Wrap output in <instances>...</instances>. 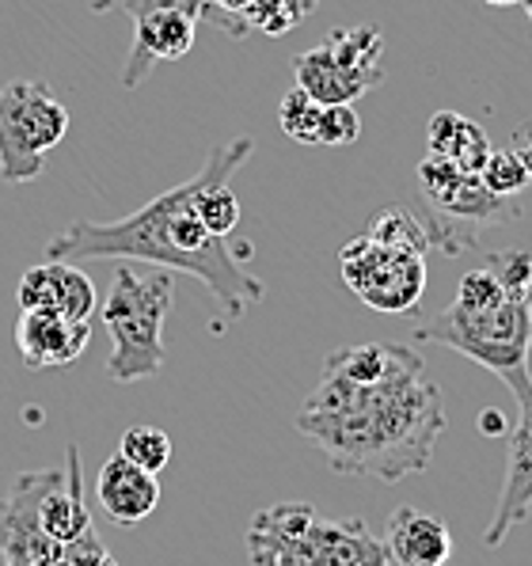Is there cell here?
<instances>
[{
  "mask_svg": "<svg viewBox=\"0 0 532 566\" xmlns=\"http://www.w3.org/2000/svg\"><path fill=\"white\" fill-rule=\"evenodd\" d=\"M445 422L441 385L411 346L399 343L388 373L373 385L320 369L316 388L296 411V430L324 452L331 472L388 486L426 472Z\"/></svg>",
  "mask_w": 532,
  "mask_h": 566,
  "instance_id": "obj_1",
  "label": "cell"
},
{
  "mask_svg": "<svg viewBox=\"0 0 532 566\" xmlns=\"http://www.w3.org/2000/svg\"><path fill=\"white\" fill-rule=\"evenodd\" d=\"M198 182H202V171H195L179 187L164 190L118 221H73L46 243V259L76 266L92 263V259H111V263L182 270L206 285L225 319H240L251 304L263 301L267 285L248 270V243H232V237H209L206 224L198 221Z\"/></svg>",
  "mask_w": 532,
  "mask_h": 566,
  "instance_id": "obj_2",
  "label": "cell"
},
{
  "mask_svg": "<svg viewBox=\"0 0 532 566\" xmlns=\"http://www.w3.org/2000/svg\"><path fill=\"white\" fill-rule=\"evenodd\" d=\"M176 304L171 270L134 274V263H118L100 319L111 335L107 377L115 385L148 380L164 369V319Z\"/></svg>",
  "mask_w": 532,
  "mask_h": 566,
  "instance_id": "obj_3",
  "label": "cell"
},
{
  "mask_svg": "<svg viewBox=\"0 0 532 566\" xmlns=\"http://www.w3.org/2000/svg\"><path fill=\"white\" fill-rule=\"evenodd\" d=\"M415 338L423 343H441L449 350L465 354L468 361L483 365L487 373H494L505 380L510 373L529 369V343H532V312H529V293H510L502 304L491 308H465L452 301L441 316L426 319L415 331Z\"/></svg>",
  "mask_w": 532,
  "mask_h": 566,
  "instance_id": "obj_4",
  "label": "cell"
},
{
  "mask_svg": "<svg viewBox=\"0 0 532 566\" xmlns=\"http://www.w3.org/2000/svg\"><path fill=\"white\" fill-rule=\"evenodd\" d=\"M69 134V111L42 81H12L0 88V179L20 187L42 176L46 153Z\"/></svg>",
  "mask_w": 532,
  "mask_h": 566,
  "instance_id": "obj_5",
  "label": "cell"
},
{
  "mask_svg": "<svg viewBox=\"0 0 532 566\" xmlns=\"http://www.w3.org/2000/svg\"><path fill=\"white\" fill-rule=\"evenodd\" d=\"M418 187H423V198L430 202V213L449 217V221L434 229L445 255H460L465 248H479L476 229H483V224H499L518 217L513 198H499L494 190H487L479 171L457 168L445 156L430 153L418 164Z\"/></svg>",
  "mask_w": 532,
  "mask_h": 566,
  "instance_id": "obj_6",
  "label": "cell"
},
{
  "mask_svg": "<svg viewBox=\"0 0 532 566\" xmlns=\"http://www.w3.org/2000/svg\"><path fill=\"white\" fill-rule=\"evenodd\" d=\"M338 263H343V282L357 297L388 316L415 312L426 293V255L392 251L365 232L338 251Z\"/></svg>",
  "mask_w": 532,
  "mask_h": 566,
  "instance_id": "obj_7",
  "label": "cell"
},
{
  "mask_svg": "<svg viewBox=\"0 0 532 566\" xmlns=\"http://www.w3.org/2000/svg\"><path fill=\"white\" fill-rule=\"evenodd\" d=\"M65 479L58 468L23 472L12 479L8 494L0 499V555L4 559H31L34 566H54L61 559V544L42 533V499Z\"/></svg>",
  "mask_w": 532,
  "mask_h": 566,
  "instance_id": "obj_8",
  "label": "cell"
},
{
  "mask_svg": "<svg viewBox=\"0 0 532 566\" xmlns=\"http://www.w3.org/2000/svg\"><path fill=\"white\" fill-rule=\"evenodd\" d=\"M505 388L518 399V426L510 430V452H505V483L499 494L494 517L483 533L487 547H502L505 536L532 513V373H510Z\"/></svg>",
  "mask_w": 532,
  "mask_h": 566,
  "instance_id": "obj_9",
  "label": "cell"
},
{
  "mask_svg": "<svg viewBox=\"0 0 532 566\" xmlns=\"http://www.w3.org/2000/svg\"><path fill=\"white\" fill-rule=\"evenodd\" d=\"M198 20L182 12H148L134 20V46H129L126 69H122V88H137L156 61H179L195 46Z\"/></svg>",
  "mask_w": 532,
  "mask_h": 566,
  "instance_id": "obj_10",
  "label": "cell"
},
{
  "mask_svg": "<svg viewBox=\"0 0 532 566\" xmlns=\"http://www.w3.org/2000/svg\"><path fill=\"white\" fill-rule=\"evenodd\" d=\"M88 338V324H73L58 312H20V324H15V346H20V358L28 369L73 365L84 354Z\"/></svg>",
  "mask_w": 532,
  "mask_h": 566,
  "instance_id": "obj_11",
  "label": "cell"
},
{
  "mask_svg": "<svg viewBox=\"0 0 532 566\" xmlns=\"http://www.w3.org/2000/svg\"><path fill=\"white\" fill-rule=\"evenodd\" d=\"M385 552L392 566H445L452 555V533L441 517L404 506L385 525Z\"/></svg>",
  "mask_w": 532,
  "mask_h": 566,
  "instance_id": "obj_12",
  "label": "cell"
},
{
  "mask_svg": "<svg viewBox=\"0 0 532 566\" xmlns=\"http://www.w3.org/2000/svg\"><path fill=\"white\" fill-rule=\"evenodd\" d=\"M95 494H100V506L115 525H137V521H145L148 513L160 506V479L115 452L100 468Z\"/></svg>",
  "mask_w": 532,
  "mask_h": 566,
  "instance_id": "obj_13",
  "label": "cell"
},
{
  "mask_svg": "<svg viewBox=\"0 0 532 566\" xmlns=\"http://www.w3.org/2000/svg\"><path fill=\"white\" fill-rule=\"evenodd\" d=\"M312 566H388V552L365 521H324L316 517L301 539Z\"/></svg>",
  "mask_w": 532,
  "mask_h": 566,
  "instance_id": "obj_14",
  "label": "cell"
},
{
  "mask_svg": "<svg viewBox=\"0 0 532 566\" xmlns=\"http://www.w3.org/2000/svg\"><path fill=\"white\" fill-rule=\"evenodd\" d=\"M316 521V510L309 502H278L263 513H255L248 525V559L251 566H274L278 555L293 552L304 533Z\"/></svg>",
  "mask_w": 532,
  "mask_h": 566,
  "instance_id": "obj_15",
  "label": "cell"
},
{
  "mask_svg": "<svg viewBox=\"0 0 532 566\" xmlns=\"http://www.w3.org/2000/svg\"><path fill=\"white\" fill-rule=\"evenodd\" d=\"M293 76H296V88L309 92L316 103L324 107H338V103H357L365 92H373V81L354 69H346L343 61H335L327 46L316 50H304L293 61Z\"/></svg>",
  "mask_w": 532,
  "mask_h": 566,
  "instance_id": "obj_16",
  "label": "cell"
},
{
  "mask_svg": "<svg viewBox=\"0 0 532 566\" xmlns=\"http://www.w3.org/2000/svg\"><path fill=\"white\" fill-rule=\"evenodd\" d=\"M39 521H42V533L58 544H69L92 528V513L84 506V483H81V452L76 446H69V457H65V479L54 486V491L42 499V510H39Z\"/></svg>",
  "mask_w": 532,
  "mask_h": 566,
  "instance_id": "obj_17",
  "label": "cell"
},
{
  "mask_svg": "<svg viewBox=\"0 0 532 566\" xmlns=\"http://www.w3.org/2000/svg\"><path fill=\"white\" fill-rule=\"evenodd\" d=\"M426 137H430L434 156H445L465 171H479L494 149L487 129L468 115H457V111H438L426 126Z\"/></svg>",
  "mask_w": 532,
  "mask_h": 566,
  "instance_id": "obj_18",
  "label": "cell"
},
{
  "mask_svg": "<svg viewBox=\"0 0 532 566\" xmlns=\"http://www.w3.org/2000/svg\"><path fill=\"white\" fill-rule=\"evenodd\" d=\"M324 46L335 54V61H343L346 69L369 76L373 84L385 81V34L369 23H357V28H338L327 34Z\"/></svg>",
  "mask_w": 532,
  "mask_h": 566,
  "instance_id": "obj_19",
  "label": "cell"
},
{
  "mask_svg": "<svg viewBox=\"0 0 532 566\" xmlns=\"http://www.w3.org/2000/svg\"><path fill=\"white\" fill-rule=\"evenodd\" d=\"M365 237L385 243L392 251H415V255H426V251L438 248V232L434 224H423L407 206H385L369 217V229Z\"/></svg>",
  "mask_w": 532,
  "mask_h": 566,
  "instance_id": "obj_20",
  "label": "cell"
},
{
  "mask_svg": "<svg viewBox=\"0 0 532 566\" xmlns=\"http://www.w3.org/2000/svg\"><path fill=\"white\" fill-rule=\"evenodd\" d=\"M278 122L282 129L301 145H327V107L316 103L309 92L293 88L285 92L282 107H278Z\"/></svg>",
  "mask_w": 532,
  "mask_h": 566,
  "instance_id": "obj_21",
  "label": "cell"
},
{
  "mask_svg": "<svg viewBox=\"0 0 532 566\" xmlns=\"http://www.w3.org/2000/svg\"><path fill=\"white\" fill-rule=\"evenodd\" d=\"M118 457H126L129 464L145 468V472L160 475L171 460V438L160 430V426H134V430L122 433Z\"/></svg>",
  "mask_w": 532,
  "mask_h": 566,
  "instance_id": "obj_22",
  "label": "cell"
},
{
  "mask_svg": "<svg viewBox=\"0 0 532 566\" xmlns=\"http://www.w3.org/2000/svg\"><path fill=\"white\" fill-rule=\"evenodd\" d=\"M95 312H100V293H95V282L76 263H61L58 316L73 319V324H92Z\"/></svg>",
  "mask_w": 532,
  "mask_h": 566,
  "instance_id": "obj_23",
  "label": "cell"
},
{
  "mask_svg": "<svg viewBox=\"0 0 532 566\" xmlns=\"http://www.w3.org/2000/svg\"><path fill=\"white\" fill-rule=\"evenodd\" d=\"M479 179H483L487 190H494L499 198H518L532 182V171L513 149H491L487 164L479 168Z\"/></svg>",
  "mask_w": 532,
  "mask_h": 566,
  "instance_id": "obj_24",
  "label": "cell"
},
{
  "mask_svg": "<svg viewBox=\"0 0 532 566\" xmlns=\"http://www.w3.org/2000/svg\"><path fill=\"white\" fill-rule=\"evenodd\" d=\"M20 308L23 312H58V297H61V263L46 259L42 266H31L28 274L20 277Z\"/></svg>",
  "mask_w": 532,
  "mask_h": 566,
  "instance_id": "obj_25",
  "label": "cell"
},
{
  "mask_svg": "<svg viewBox=\"0 0 532 566\" xmlns=\"http://www.w3.org/2000/svg\"><path fill=\"white\" fill-rule=\"evenodd\" d=\"M505 297H510V290H505L487 266L468 270L457 285V304H465V308H491V304H502ZM521 297H525V293H521Z\"/></svg>",
  "mask_w": 532,
  "mask_h": 566,
  "instance_id": "obj_26",
  "label": "cell"
},
{
  "mask_svg": "<svg viewBox=\"0 0 532 566\" xmlns=\"http://www.w3.org/2000/svg\"><path fill=\"white\" fill-rule=\"evenodd\" d=\"M487 270L505 285L510 293H529L532 290V255L529 251H499V255L487 259Z\"/></svg>",
  "mask_w": 532,
  "mask_h": 566,
  "instance_id": "obj_27",
  "label": "cell"
},
{
  "mask_svg": "<svg viewBox=\"0 0 532 566\" xmlns=\"http://www.w3.org/2000/svg\"><path fill=\"white\" fill-rule=\"evenodd\" d=\"M61 559L69 566H118L115 555L103 547V539L95 536V525L84 528L76 539H69V544H61Z\"/></svg>",
  "mask_w": 532,
  "mask_h": 566,
  "instance_id": "obj_28",
  "label": "cell"
},
{
  "mask_svg": "<svg viewBox=\"0 0 532 566\" xmlns=\"http://www.w3.org/2000/svg\"><path fill=\"white\" fill-rule=\"evenodd\" d=\"M115 4L129 15V20H142L148 12H182V15H190V20L202 23L209 0H115Z\"/></svg>",
  "mask_w": 532,
  "mask_h": 566,
  "instance_id": "obj_29",
  "label": "cell"
},
{
  "mask_svg": "<svg viewBox=\"0 0 532 566\" xmlns=\"http://www.w3.org/2000/svg\"><path fill=\"white\" fill-rule=\"evenodd\" d=\"M479 433L483 438H499V433H510V422H505V415L499 407H487L483 415H479Z\"/></svg>",
  "mask_w": 532,
  "mask_h": 566,
  "instance_id": "obj_30",
  "label": "cell"
},
{
  "mask_svg": "<svg viewBox=\"0 0 532 566\" xmlns=\"http://www.w3.org/2000/svg\"><path fill=\"white\" fill-rule=\"evenodd\" d=\"M513 153H518L521 160L529 164V171H532V126L529 129H518V137H513Z\"/></svg>",
  "mask_w": 532,
  "mask_h": 566,
  "instance_id": "obj_31",
  "label": "cell"
},
{
  "mask_svg": "<svg viewBox=\"0 0 532 566\" xmlns=\"http://www.w3.org/2000/svg\"><path fill=\"white\" fill-rule=\"evenodd\" d=\"M88 8H92V12H111V8H115V0H88Z\"/></svg>",
  "mask_w": 532,
  "mask_h": 566,
  "instance_id": "obj_32",
  "label": "cell"
},
{
  "mask_svg": "<svg viewBox=\"0 0 532 566\" xmlns=\"http://www.w3.org/2000/svg\"><path fill=\"white\" fill-rule=\"evenodd\" d=\"M487 4H499V8H505V4H521V0H487Z\"/></svg>",
  "mask_w": 532,
  "mask_h": 566,
  "instance_id": "obj_33",
  "label": "cell"
},
{
  "mask_svg": "<svg viewBox=\"0 0 532 566\" xmlns=\"http://www.w3.org/2000/svg\"><path fill=\"white\" fill-rule=\"evenodd\" d=\"M521 4H525V8H529V23H532V0H521Z\"/></svg>",
  "mask_w": 532,
  "mask_h": 566,
  "instance_id": "obj_34",
  "label": "cell"
},
{
  "mask_svg": "<svg viewBox=\"0 0 532 566\" xmlns=\"http://www.w3.org/2000/svg\"><path fill=\"white\" fill-rule=\"evenodd\" d=\"M54 566H69V563H65V559H58V563H54Z\"/></svg>",
  "mask_w": 532,
  "mask_h": 566,
  "instance_id": "obj_35",
  "label": "cell"
},
{
  "mask_svg": "<svg viewBox=\"0 0 532 566\" xmlns=\"http://www.w3.org/2000/svg\"><path fill=\"white\" fill-rule=\"evenodd\" d=\"M529 312H532V290H529Z\"/></svg>",
  "mask_w": 532,
  "mask_h": 566,
  "instance_id": "obj_36",
  "label": "cell"
},
{
  "mask_svg": "<svg viewBox=\"0 0 532 566\" xmlns=\"http://www.w3.org/2000/svg\"><path fill=\"white\" fill-rule=\"evenodd\" d=\"M445 566H449V563H445Z\"/></svg>",
  "mask_w": 532,
  "mask_h": 566,
  "instance_id": "obj_37",
  "label": "cell"
}]
</instances>
